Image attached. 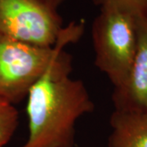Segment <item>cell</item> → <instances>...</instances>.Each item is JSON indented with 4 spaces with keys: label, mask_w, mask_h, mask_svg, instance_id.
I'll return each instance as SVG.
<instances>
[{
    "label": "cell",
    "mask_w": 147,
    "mask_h": 147,
    "mask_svg": "<svg viewBox=\"0 0 147 147\" xmlns=\"http://www.w3.org/2000/svg\"><path fill=\"white\" fill-rule=\"evenodd\" d=\"M84 22H74L72 30L53 47L21 42L0 34V99L15 105L46 78H63L72 71V57L64 50L84 34Z\"/></svg>",
    "instance_id": "7a4b0ae2"
},
{
    "label": "cell",
    "mask_w": 147,
    "mask_h": 147,
    "mask_svg": "<svg viewBox=\"0 0 147 147\" xmlns=\"http://www.w3.org/2000/svg\"><path fill=\"white\" fill-rule=\"evenodd\" d=\"M97 7L111 5L131 11L136 15L147 16V0H92Z\"/></svg>",
    "instance_id": "ba28073f"
},
{
    "label": "cell",
    "mask_w": 147,
    "mask_h": 147,
    "mask_svg": "<svg viewBox=\"0 0 147 147\" xmlns=\"http://www.w3.org/2000/svg\"><path fill=\"white\" fill-rule=\"evenodd\" d=\"M55 10L40 0H0V34L21 42L53 47L72 30Z\"/></svg>",
    "instance_id": "277c9868"
},
{
    "label": "cell",
    "mask_w": 147,
    "mask_h": 147,
    "mask_svg": "<svg viewBox=\"0 0 147 147\" xmlns=\"http://www.w3.org/2000/svg\"><path fill=\"white\" fill-rule=\"evenodd\" d=\"M19 125V112L15 105L0 99V147L5 146Z\"/></svg>",
    "instance_id": "52a82bcc"
},
{
    "label": "cell",
    "mask_w": 147,
    "mask_h": 147,
    "mask_svg": "<svg viewBox=\"0 0 147 147\" xmlns=\"http://www.w3.org/2000/svg\"><path fill=\"white\" fill-rule=\"evenodd\" d=\"M95 65L114 88L127 79L137 48V15L115 6L100 7L92 26Z\"/></svg>",
    "instance_id": "3957f363"
},
{
    "label": "cell",
    "mask_w": 147,
    "mask_h": 147,
    "mask_svg": "<svg viewBox=\"0 0 147 147\" xmlns=\"http://www.w3.org/2000/svg\"><path fill=\"white\" fill-rule=\"evenodd\" d=\"M40 1L48 7H52L55 10H57L58 7L61 5L65 0H40Z\"/></svg>",
    "instance_id": "9c48e42d"
},
{
    "label": "cell",
    "mask_w": 147,
    "mask_h": 147,
    "mask_svg": "<svg viewBox=\"0 0 147 147\" xmlns=\"http://www.w3.org/2000/svg\"><path fill=\"white\" fill-rule=\"evenodd\" d=\"M108 147H147V117L115 110Z\"/></svg>",
    "instance_id": "8992f818"
},
{
    "label": "cell",
    "mask_w": 147,
    "mask_h": 147,
    "mask_svg": "<svg viewBox=\"0 0 147 147\" xmlns=\"http://www.w3.org/2000/svg\"><path fill=\"white\" fill-rule=\"evenodd\" d=\"M94 108L82 80L42 79L27 96L29 136L21 147H74L76 122Z\"/></svg>",
    "instance_id": "6da1fadb"
},
{
    "label": "cell",
    "mask_w": 147,
    "mask_h": 147,
    "mask_svg": "<svg viewBox=\"0 0 147 147\" xmlns=\"http://www.w3.org/2000/svg\"><path fill=\"white\" fill-rule=\"evenodd\" d=\"M137 48L125 83L114 88L115 110L147 117V16L137 15Z\"/></svg>",
    "instance_id": "5b68a950"
}]
</instances>
